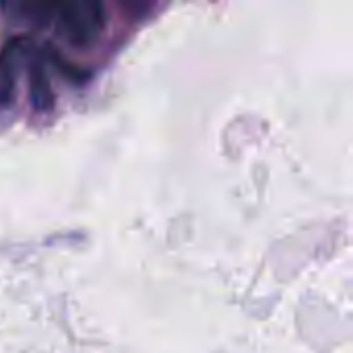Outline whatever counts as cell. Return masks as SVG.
Masks as SVG:
<instances>
[{
    "instance_id": "6da1fadb",
    "label": "cell",
    "mask_w": 353,
    "mask_h": 353,
    "mask_svg": "<svg viewBox=\"0 0 353 353\" xmlns=\"http://www.w3.org/2000/svg\"><path fill=\"white\" fill-rule=\"evenodd\" d=\"M56 21L70 41L79 46L93 43L105 25L101 0H58Z\"/></svg>"
},
{
    "instance_id": "7a4b0ae2",
    "label": "cell",
    "mask_w": 353,
    "mask_h": 353,
    "mask_svg": "<svg viewBox=\"0 0 353 353\" xmlns=\"http://www.w3.org/2000/svg\"><path fill=\"white\" fill-rule=\"evenodd\" d=\"M27 74H29V101H31L33 110L39 114L50 112L54 108V91H52V83H50L46 64L37 54H33L29 58Z\"/></svg>"
},
{
    "instance_id": "3957f363",
    "label": "cell",
    "mask_w": 353,
    "mask_h": 353,
    "mask_svg": "<svg viewBox=\"0 0 353 353\" xmlns=\"http://www.w3.org/2000/svg\"><path fill=\"white\" fill-rule=\"evenodd\" d=\"M23 10L37 23L46 25L56 19L58 0H21Z\"/></svg>"
},
{
    "instance_id": "277c9868",
    "label": "cell",
    "mask_w": 353,
    "mask_h": 353,
    "mask_svg": "<svg viewBox=\"0 0 353 353\" xmlns=\"http://www.w3.org/2000/svg\"><path fill=\"white\" fill-rule=\"evenodd\" d=\"M14 52L10 48H4L0 54V101H8L12 93V81H14Z\"/></svg>"
},
{
    "instance_id": "5b68a950",
    "label": "cell",
    "mask_w": 353,
    "mask_h": 353,
    "mask_svg": "<svg viewBox=\"0 0 353 353\" xmlns=\"http://www.w3.org/2000/svg\"><path fill=\"white\" fill-rule=\"evenodd\" d=\"M159 0H116L118 8L128 17V19H143L147 17Z\"/></svg>"
}]
</instances>
